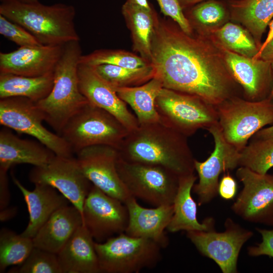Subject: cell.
<instances>
[{"mask_svg":"<svg viewBox=\"0 0 273 273\" xmlns=\"http://www.w3.org/2000/svg\"><path fill=\"white\" fill-rule=\"evenodd\" d=\"M44 116L35 102L24 97L0 99V124L18 133L29 135L56 155L73 157V151L64 139L42 124Z\"/></svg>","mask_w":273,"mask_h":273,"instance_id":"10","label":"cell"},{"mask_svg":"<svg viewBox=\"0 0 273 273\" xmlns=\"http://www.w3.org/2000/svg\"><path fill=\"white\" fill-rule=\"evenodd\" d=\"M78 76L80 91L90 103L110 113L129 131L138 127L136 116L128 109L126 104L115 90L99 75L93 66L79 63Z\"/></svg>","mask_w":273,"mask_h":273,"instance_id":"18","label":"cell"},{"mask_svg":"<svg viewBox=\"0 0 273 273\" xmlns=\"http://www.w3.org/2000/svg\"><path fill=\"white\" fill-rule=\"evenodd\" d=\"M8 272L62 273L57 254L34 247L23 263Z\"/></svg>","mask_w":273,"mask_h":273,"instance_id":"35","label":"cell"},{"mask_svg":"<svg viewBox=\"0 0 273 273\" xmlns=\"http://www.w3.org/2000/svg\"><path fill=\"white\" fill-rule=\"evenodd\" d=\"M260 58L271 63L273 62V38L254 59Z\"/></svg>","mask_w":273,"mask_h":273,"instance_id":"43","label":"cell"},{"mask_svg":"<svg viewBox=\"0 0 273 273\" xmlns=\"http://www.w3.org/2000/svg\"><path fill=\"white\" fill-rule=\"evenodd\" d=\"M83 224L97 242L125 232L128 222L126 205L94 186L85 199Z\"/></svg>","mask_w":273,"mask_h":273,"instance_id":"14","label":"cell"},{"mask_svg":"<svg viewBox=\"0 0 273 273\" xmlns=\"http://www.w3.org/2000/svg\"><path fill=\"white\" fill-rule=\"evenodd\" d=\"M8 1H16L19 2L25 3H32L37 2L38 1V0H1V2Z\"/></svg>","mask_w":273,"mask_h":273,"instance_id":"48","label":"cell"},{"mask_svg":"<svg viewBox=\"0 0 273 273\" xmlns=\"http://www.w3.org/2000/svg\"><path fill=\"white\" fill-rule=\"evenodd\" d=\"M215 107L225 139L240 152L255 133L273 125V98L252 101L234 96Z\"/></svg>","mask_w":273,"mask_h":273,"instance_id":"7","label":"cell"},{"mask_svg":"<svg viewBox=\"0 0 273 273\" xmlns=\"http://www.w3.org/2000/svg\"><path fill=\"white\" fill-rule=\"evenodd\" d=\"M99 75L113 88L141 85L155 76V69L151 64L137 68L102 64L93 66Z\"/></svg>","mask_w":273,"mask_h":273,"instance_id":"30","label":"cell"},{"mask_svg":"<svg viewBox=\"0 0 273 273\" xmlns=\"http://www.w3.org/2000/svg\"><path fill=\"white\" fill-rule=\"evenodd\" d=\"M82 224V215L75 207L63 206L53 213L32 238L34 247L57 254Z\"/></svg>","mask_w":273,"mask_h":273,"instance_id":"23","label":"cell"},{"mask_svg":"<svg viewBox=\"0 0 273 273\" xmlns=\"http://www.w3.org/2000/svg\"><path fill=\"white\" fill-rule=\"evenodd\" d=\"M0 14L25 28L42 45H63L80 40L74 22L76 10L71 5L8 1L1 2Z\"/></svg>","mask_w":273,"mask_h":273,"instance_id":"3","label":"cell"},{"mask_svg":"<svg viewBox=\"0 0 273 273\" xmlns=\"http://www.w3.org/2000/svg\"><path fill=\"white\" fill-rule=\"evenodd\" d=\"M220 45L240 55L253 58L259 48L249 31L232 23L224 24L214 31Z\"/></svg>","mask_w":273,"mask_h":273,"instance_id":"32","label":"cell"},{"mask_svg":"<svg viewBox=\"0 0 273 273\" xmlns=\"http://www.w3.org/2000/svg\"><path fill=\"white\" fill-rule=\"evenodd\" d=\"M197 179L194 174L180 177L174 198L173 213L166 230L170 233L180 231H209L214 230L215 220L207 217L200 223L197 219V206L191 192Z\"/></svg>","mask_w":273,"mask_h":273,"instance_id":"25","label":"cell"},{"mask_svg":"<svg viewBox=\"0 0 273 273\" xmlns=\"http://www.w3.org/2000/svg\"><path fill=\"white\" fill-rule=\"evenodd\" d=\"M56 156L39 141L21 139L7 128L0 131V170L7 172L13 166L29 164L44 166Z\"/></svg>","mask_w":273,"mask_h":273,"instance_id":"22","label":"cell"},{"mask_svg":"<svg viewBox=\"0 0 273 273\" xmlns=\"http://www.w3.org/2000/svg\"><path fill=\"white\" fill-rule=\"evenodd\" d=\"M128 132L114 116L88 102L68 120L60 135L76 153L96 145L117 149Z\"/></svg>","mask_w":273,"mask_h":273,"instance_id":"5","label":"cell"},{"mask_svg":"<svg viewBox=\"0 0 273 273\" xmlns=\"http://www.w3.org/2000/svg\"><path fill=\"white\" fill-rule=\"evenodd\" d=\"M268 26H269V31L268 32L267 36L265 40H264V41L263 42V43L261 44V46L259 50L258 54L256 55V56L255 57L253 58V59L255 58L260 53V52L265 48V47L267 45V44L273 38V19L270 22Z\"/></svg>","mask_w":273,"mask_h":273,"instance_id":"45","label":"cell"},{"mask_svg":"<svg viewBox=\"0 0 273 273\" xmlns=\"http://www.w3.org/2000/svg\"><path fill=\"white\" fill-rule=\"evenodd\" d=\"M101 273H138L156 266L162 248L153 241L122 233L95 242Z\"/></svg>","mask_w":273,"mask_h":273,"instance_id":"6","label":"cell"},{"mask_svg":"<svg viewBox=\"0 0 273 273\" xmlns=\"http://www.w3.org/2000/svg\"><path fill=\"white\" fill-rule=\"evenodd\" d=\"M262 237V241L255 246L247 248L248 254L251 256L266 255L273 258V229L266 230L256 228Z\"/></svg>","mask_w":273,"mask_h":273,"instance_id":"39","label":"cell"},{"mask_svg":"<svg viewBox=\"0 0 273 273\" xmlns=\"http://www.w3.org/2000/svg\"><path fill=\"white\" fill-rule=\"evenodd\" d=\"M125 204L128 222L124 233L130 236L151 240L162 248L166 247L169 240L165 230L173 215V204L147 208L141 206L132 196Z\"/></svg>","mask_w":273,"mask_h":273,"instance_id":"20","label":"cell"},{"mask_svg":"<svg viewBox=\"0 0 273 273\" xmlns=\"http://www.w3.org/2000/svg\"><path fill=\"white\" fill-rule=\"evenodd\" d=\"M187 138L159 121L129 131L116 150L123 160L162 166L180 177L195 170Z\"/></svg>","mask_w":273,"mask_h":273,"instance_id":"2","label":"cell"},{"mask_svg":"<svg viewBox=\"0 0 273 273\" xmlns=\"http://www.w3.org/2000/svg\"><path fill=\"white\" fill-rule=\"evenodd\" d=\"M80 64L96 66L110 64L122 67L137 68L151 64L140 55L122 50L100 49L86 54L82 55Z\"/></svg>","mask_w":273,"mask_h":273,"instance_id":"34","label":"cell"},{"mask_svg":"<svg viewBox=\"0 0 273 273\" xmlns=\"http://www.w3.org/2000/svg\"><path fill=\"white\" fill-rule=\"evenodd\" d=\"M225 66L235 81L243 88L246 100L252 101L270 98L272 87L271 63L254 59L222 47Z\"/></svg>","mask_w":273,"mask_h":273,"instance_id":"17","label":"cell"},{"mask_svg":"<svg viewBox=\"0 0 273 273\" xmlns=\"http://www.w3.org/2000/svg\"><path fill=\"white\" fill-rule=\"evenodd\" d=\"M0 33L20 47L42 45L36 38L25 28L1 14Z\"/></svg>","mask_w":273,"mask_h":273,"instance_id":"37","label":"cell"},{"mask_svg":"<svg viewBox=\"0 0 273 273\" xmlns=\"http://www.w3.org/2000/svg\"><path fill=\"white\" fill-rule=\"evenodd\" d=\"M116 168L130 195L155 207L172 205L179 177L162 166L123 160L118 156Z\"/></svg>","mask_w":273,"mask_h":273,"instance_id":"9","label":"cell"},{"mask_svg":"<svg viewBox=\"0 0 273 273\" xmlns=\"http://www.w3.org/2000/svg\"><path fill=\"white\" fill-rule=\"evenodd\" d=\"M240 153L239 167L260 174L273 167V141L252 139Z\"/></svg>","mask_w":273,"mask_h":273,"instance_id":"33","label":"cell"},{"mask_svg":"<svg viewBox=\"0 0 273 273\" xmlns=\"http://www.w3.org/2000/svg\"><path fill=\"white\" fill-rule=\"evenodd\" d=\"M183 9L192 7L205 0H178Z\"/></svg>","mask_w":273,"mask_h":273,"instance_id":"46","label":"cell"},{"mask_svg":"<svg viewBox=\"0 0 273 273\" xmlns=\"http://www.w3.org/2000/svg\"><path fill=\"white\" fill-rule=\"evenodd\" d=\"M236 176L243 188L232 206L243 219L273 226V174H260L239 167Z\"/></svg>","mask_w":273,"mask_h":273,"instance_id":"12","label":"cell"},{"mask_svg":"<svg viewBox=\"0 0 273 273\" xmlns=\"http://www.w3.org/2000/svg\"><path fill=\"white\" fill-rule=\"evenodd\" d=\"M163 87L162 81L155 76L141 85L113 89L118 97L132 109L139 125H143L160 121L155 101Z\"/></svg>","mask_w":273,"mask_h":273,"instance_id":"27","label":"cell"},{"mask_svg":"<svg viewBox=\"0 0 273 273\" xmlns=\"http://www.w3.org/2000/svg\"><path fill=\"white\" fill-rule=\"evenodd\" d=\"M252 139L273 141V125L259 130L253 135Z\"/></svg>","mask_w":273,"mask_h":273,"instance_id":"42","label":"cell"},{"mask_svg":"<svg viewBox=\"0 0 273 273\" xmlns=\"http://www.w3.org/2000/svg\"><path fill=\"white\" fill-rule=\"evenodd\" d=\"M10 200L7 172L0 170V210L7 207Z\"/></svg>","mask_w":273,"mask_h":273,"instance_id":"41","label":"cell"},{"mask_svg":"<svg viewBox=\"0 0 273 273\" xmlns=\"http://www.w3.org/2000/svg\"><path fill=\"white\" fill-rule=\"evenodd\" d=\"M155 107L160 121L187 137L218 122L215 106L190 94L163 87Z\"/></svg>","mask_w":273,"mask_h":273,"instance_id":"8","label":"cell"},{"mask_svg":"<svg viewBox=\"0 0 273 273\" xmlns=\"http://www.w3.org/2000/svg\"><path fill=\"white\" fill-rule=\"evenodd\" d=\"M207 130L213 138L214 149L205 161L195 160L199 181L192 190L198 197L199 206L208 203L217 196L221 173L239 166L240 151L226 141L218 122Z\"/></svg>","mask_w":273,"mask_h":273,"instance_id":"15","label":"cell"},{"mask_svg":"<svg viewBox=\"0 0 273 273\" xmlns=\"http://www.w3.org/2000/svg\"><path fill=\"white\" fill-rule=\"evenodd\" d=\"M223 232L191 231L187 232V236L200 254L212 259L223 273H236L241 249L253 234L231 218L225 220Z\"/></svg>","mask_w":273,"mask_h":273,"instance_id":"11","label":"cell"},{"mask_svg":"<svg viewBox=\"0 0 273 273\" xmlns=\"http://www.w3.org/2000/svg\"><path fill=\"white\" fill-rule=\"evenodd\" d=\"M188 14L191 19L197 24L213 27L221 24L226 19L228 12L222 3L208 0L192 7Z\"/></svg>","mask_w":273,"mask_h":273,"instance_id":"36","label":"cell"},{"mask_svg":"<svg viewBox=\"0 0 273 273\" xmlns=\"http://www.w3.org/2000/svg\"><path fill=\"white\" fill-rule=\"evenodd\" d=\"M223 60L201 37L159 18L151 42V63L163 87L197 96L216 107L237 96L236 82Z\"/></svg>","mask_w":273,"mask_h":273,"instance_id":"1","label":"cell"},{"mask_svg":"<svg viewBox=\"0 0 273 273\" xmlns=\"http://www.w3.org/2000/svg\"><path fill=\"white\" fill-rule=\"evenodd\" d=\"M230 9L233 19L246 27L260 49L262 35L273 19V0H233Z\"/></svg>","mask_w":273,"mask_h":273,"instance_id":"28","label":"cell"},{"mask_svg":"<svg viewBox=\"0 0 273 273\" xmlns=\"http://www.w3.org/2000/svg\"><path fill=\"white\" fill-rule=\"evenodd\" d=\"M161 12L176 22L181 30L188 35H192V25L183 12L178 0H156Z\"/></svg>","mask_w":273,"mask_h":273,"instance_id":"38","label":"cell"},{"mask_svg":"<svg viewBox=\"0 0 273 273\" xmlns=\"http://www.w3.org/2000/svg\"><path fill=\"white\" fill-rule=\"evenodd\" d=\"M63 45L19 47L11 52H1L0 73L35 77L52 72Z\"/></svg>","mask_w":273,"mask_h":273,"instance_id":"19","label":"cell"},{"mask_svg":"<svg viewBox=\"0 0 273 273\" xmlns=\"http://www.w3.org/2000/svg\"><path fill=\"white\" fill-rule=\"evenodd\" d=\"M76 154L83 173L92 185L124 204L132 197L118 173V154L115 148L93 146L80 150Z\"/></svg>","mask_w":273,"mask_h":273,"instance_id":"16","label":"cell"},{"mask_svg":"<svg viewBox=\"0 0 273 273\" xmlns=\"http://www.w3.org/2000/svg\"><path fill=\"white\" fill-rule=\"evenodd\" d=\"M237 191V183L235 179L229 173L224 174L218 187V194L223 199H233Z\"/></svg>","mask_w":273,"mask_h":273,"instance_id":"40","label":"cell"},{"mask_svg":"<svg viewBox=\"0 0 273 273\" xmlns=\"http://www.w3.org/2000/svg\"><path fill=\"white\" fill-rule=\"evenodd\" d=\"M34 248L32 238L17 235L7 229L0 232V272L9 266L19 265L27 259Z\"/></svg>","mask_w":273,"mask_h":273,"instance_id":"31","label":"cell"},{"mask_svg":"<svg viewBox=\"0 0 273 273\" xmlns=\"http://www.w3.org/2000/svg\"><path fill=\"white\" fill-rule=\"evenodd\" d=\"M271 68H272V90H271L270 98H273V62H271Z\"/></svg>","mask_w":273,"mask_h":273,"instance_id":"49","label":"cell"},{"mask_svg":"<svg viewBox=\"0 0 273 273\" xmlns=\"http://www.w3.org/2000/svg\"><path fill=\"white\" fill-rule=\"evenodd\" d=\"M127 3L138 5L146 8H150V5L147 0H126Z\"/></svg>","mask_w":273,"mask_h":273,"instance_id":"47","label":"cell"},{"mask_svg":"<svg viewBox=\"0 0 273 273\" xmlns=\"http://www.w3.org/2000/svg\"><path fill=\"white\" fill-rule=\"evenodd\" d=\"M17 210L14 208H6L1 210L0 218L2 221L7 220L16 214Z\"/></svg>","mask_w":273,"mask_h":273,"instance_id":"44","label":"cell"},{"mask_svg":"<svg viewBox=\"0 0 273 273\" xmlns=\"http://www.w3.org/2000/svg\"><path fill=\"white\" fill-rule=\"evenodd\" d=\"M82 51L79 40L63 45L54 70V84L48 96L35 102L46 121L57 133L68 120L88 102L79 88L78 68Z\"/></svg>","mask_w":273,"mask_h":273,"instance_id":"4","label":"cell"},{"mask_svg":"<svg viewBox=\"0 0 273 273\" xmlns=\"http://www.w3.org/2000/svg\"><path fill=\"white\" fill-rule=\"evenodd\" d=\"M14 183L22 193L27 204L29 221L22 236L33 238L49 217L59 208L68 205L69 201L57 190L43 184H35L29 191L25 188L12 173Z\"/></svg>","mask_w":273,"mask_h":273,"instance_id":"21","label":"cell"},{"mask_svg":"<svg viewBox=\"0 0 273 273\" xmlns=\"http://www.w3.org/2000/svg\"><path fill=\"white\" fill-rule=\"evenodd\" d=\"M35 184L49 185L63 195L82 215L92 184L83 173L76 158L56 156L47 165L34 167L29 174Z\"/></svg>","mask_w":273,"mask_h":273,"instance_id":"13","label":"cell"},{"mask_svg":"<svg viewBox=\"0 0 273 273\" xmlns=\"http://www.w3.org/2000/svg\"><path fill=\"white\" fill-rule=\"evenodd\" d=\"M122 14L130 30L134 52L151 63V42L159 20L153 7L146 8L125 2Z\"/></svg>","mask_w":273,"mask_h":273,"instance_id":"26","label":"cell"},{"mask_svg":"<svg viewBox=\"0 0 273 273\" xmlns=\"http://www.w3.org/2000/svg\"><path fill=\"white\" fill-rule=\"evenodd\" d=\"M94 239L83 224L57 254L62 273H101Z\"/></svg>","mask_w":273,"mask_h":273,"instance_id":"24","label":"cell"},{"mask_svg":"<svg viewBox=\"0 0 273 273\" xmlns=\"http://www.w3.org/2000/svg\"><path fill=\"white\" fill-rule=\"evenodd\" d=\"M53 84L54 71L35 77L0 73V99L21 97L37 102L48 96Z\"/></svg>","mask_w":273,"mask_h":273,"instance_id":"29","label":"cell"}]
</instances>
